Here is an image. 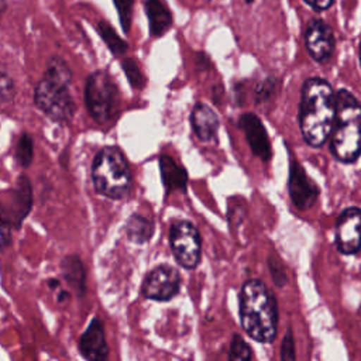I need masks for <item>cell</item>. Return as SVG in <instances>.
Wrapping results in <instances>:
<instances>
[{"instance_id": "obj_1", "label": "cell", "mask_w": 361, "mask_h": 361, "mask_svg": "<svg viewBox=\"0 0 361 361\" xmlns=\"http://www.w3.org/2000/svg\"><path fill=\"white\" fill-rule=\"evenodd\" d=\"M336 93L331 85L313 76L303 82L299 103V126L303 140L313 148L322 147L330 137L336 116Z\"/></svg>"}, {"instance_id": "obj_2", "label": "cell", "mask_w": 361, "mask_h": 361, "mask_svg": "<svg viewBox=\"0 0 361 361\" xmlns=\"http://www.w3.org/2000/svg\"><path fill=\"white\" fill-rule=\"evenodd\" d=\"M240 323L245 334L262 344L274 343L279 312L274 293L261 279H247L238 295Z\"/></svg>"}, {"instance_id": "obj_3", "label": "cell", "mask_w": 361, "mask_h": 361, "mask_svg": "<svg viewBox=\"0 0 361 361\" xmlns=\"http://www.w3.org/2000/svg\"><path fill=\"white\" fill-rule=\"evenodd\" d=\"M334 103L330 151L337 161L353 164L361 155V103L347 89L337 90Z\"/></svg>"}, {"instance_id": "obj_4", "label": "cell", "mask_w": 361, "mask_h": 361, "mask_svg": "<svg viewBox=\"0 0 361 361\" xmlns=\"http://www.w3.org/2000/svg\"><path fill=\"white\" fill-rule=\"evenodd\" d=\"M71 78L72 75L68 65L59 58H52L34 90L37 107L52 120H69L76 110L69 92Z\"/></svg>"}, {"instance_id": "obj_5", "label": "cell", "mask_w": 361, "mask_h": 361, "mask_svg": "<svg viewBox=\"0 0 361 361\" xmlns=\"http://www.w3.org/2000/svg\"><path fill=\"white\" fill-rule=\"evenodd\" d=\"M92 179L97 193L121 199L131 188V172L126 157L117 147L102 148L92 165Z\"/></svg>"}, {"instance_id": "obj_6", "label": "cell", "mask_w": 361, "mask_h": 361, "mask_svg": "<svg viewBox=\"0 0 361 361\" xmlns=\"http://www.w3.org/2000/svg\"><path fill=\"white\" fill-rule=\"evenodd\" d=\"M85 103L90 116L99 124L110 123L118 113L120 92L104 71L93 72L85 86Z\"/></svg>"}, {"instance_id": "obj_7", "label": "cell", "mask_w": 361, "mask_h": 361, "mask_svg": "<svg viewBox=\"0 0 361 361\" xmlns=\"http://www.w3.org/2000/svg\"><path fill=\"white\" fill-rule=\"evenodd\" d=\"M169 244L176 262L185 269H195L202 258V240L196 226L188 220H175L169 227Z\"/></svg>"}, {"instance_id": "obj_8", "label": "cell", "mask_w": 361, "mask_h": 361, "mask_svg": "<svg viewBox=\"0 0 361 361\" xmlns=\"http://www.w3.org/2000/svg\"><path fill=\"white\" fill-rule=\"evenodd\" d=\"M180 289V274L179 271L168 264H161L152 268L144 278L141 285V293L144 298L168 302L173 299Z\"/></svg>"}, {"instance_id": "obj_9", "label": "cell", "mask_w": 361, "mask_h": 361, "mask_svg": "<svg viewBox=\"0 0 361 361\" xmlns=\"http://www.w3.org/2000/svg\"><path fill=\"white\" fill-rule=\"evenodd\" d=\"M32 204L31 185L25 176H20L18 183L0 199V226L3 228H18Z\"/></svg>"}, {"instance_id": "obj_10", "label": "cell", "mask_w": 361, "mask_h": 361, "mask_svg": "<svg viewBox=\"0 0 361 361\" xmlns=\"http://www.w3.org/2000/svg\"><path fill=\"white\" fill-rule=\"evenodd\" d=\"M336 247L344 255H354L361 250V209H344L336 221Z\"/></svg>"}, {"instance_id": "obj_11", "label": "cell", "mask_w": 361, "mask_h": 361, "mask_svg": "<svg viewBox=\"0 0 361 361\" xmlns=\"http://www.w3.org/2000/svg\"><path fill=\"white\" fill-rule=\"evenodd\" d=\"M288 192L298 210H309L313 207L320 195L314 180L307 176L305 168L296 159H290Z\"/></svg>"}, {"instance_id": "obj_12", "label": "cell", "mask_w": 361, "mask_h": 361, "mask_svg": "<svg viewBox=\"0 0 361 361\" xmlns=\"http://www.w3.org/2000/svg\"><path fill=\"white\" fill-rule=\"evenodd\" d=\"M305 45L309 55L314 61L320 63L327 62L331 58L336 47L331 27L323 20L313 18L305 31Z\"/></svg>"}, {"instance_id": "obj_13", "label": "cell", "mask_w": 361, "mask_h": 361, "mask_svg": "<svg viewBox=\"0 0 361 361\" xmlns=\"http://www.w3.org/2000/svg\"><path fill=\"white\" fill-rule=\"evenodd\" d=\"M238 126L244 131L245 140L251 148V152L264 162H268L272 157L271 142L268 133L254 113H244L238 118Z\"/></svg>"}, {"instance_id": "obj_14", "label": "cell", "mask_w": 361, "mask_h": 361, "mask_svg": "<svg viewBox=\"0 0 361 361\" xmlns=\"http://www.w3.org/2000/svg\"><path fill=\"white\" fill-rule=\"evenodd\" d=\"M79 351L87 361H107L109 345L106 343L104 327L99 319H93L79 338Z\"/></svg>"}, {"instance_id": "obj_15", "label": "cell", "mask_w": 361, "mask_h": 361, "mask_svg": "<svg viewBox=\"0 0 361 361\" xmlns=\"http://www.w3.org/2000/svg\"><path fill=\"white\" fill-rule=\"evenodd\" d=\"M190 124L196 137L203 142L213 141L220 127V121L216 111L202 102L193 106L190 114Z\"/></svg>"}, {"instance_id": "obj_16", "label": "cell", "mask_w": 361, "mask_h": 361, "mask_svg": "<svg viewBox=\"0 0 361 361\" xmlns=\"http://www.w3.org/2000/svg\"><path fill=\"white\" fill-rule=\"evenodd\" d=\"M159 169L162 175V182L166 193L171 192H186L188 186V172L183 166L175 162L169 155L159 157Z\"/></svg>"}, {"instance_id": "obj_17", "label": "cell", "mask_w": 361, "mask_h": 361, "mask_svg": "<svg viewBox=\"0 0 361 361\" xmlns=\"http://www.w3.org/2000/svg\"><path fill=\"white\" fill-rule=\"evenodd\" d=\"M152 37L164 35L172 25V14L161 0H147L144 3Z\"/></svg>"}, {"instance_id": "obj_18", "label": "cell", "mask_w": 361, "mask_h": 361, "mask_svg": "<svg viewBox=\"0 0 361 361\" xmlns=\"http://www.w3.org/2000/svg\"><path fill=\"white\" fill-rule=\"evenodd\" d=\"M126 233L130 241L135 244H144L152 237L154 224L149 219L141 214H133L127 221Z\"/></svg>"}, {"instance_id": "obj_19", "label": "cell", "mask_w": 361, "mask_h": 361, "mask_svg": "<svg viewBox=\"0 0 361 361\" xmlns=\"http://www.w3.org/2000/svg\"><path fill=\"white\" fill-rule=\"evenodd\" d=\"M97 31L100 37L104 39L106 45L110 48V51L116 55H121L127 51V44L117 35V32L111 28V25L106 21H99Z\"/></svg>"}, {"instance_id": "obj_20", "label": "cell", "mask_w": 361, "mask_h": 361, "mask_svg": "<svg viewBox=\"0 0 361 361\" xmlns=\"http://www.w3.org/2000/svg\"><path fill=\"white\" fill-rule=\"evenodd\" d=\"M228 361H252V350L241 334L234 333L228 347Z\"/></svg>"}, {"instance_id": "obj_21", "label": "cell", "mask_w": 361, "mask_h": 361, "mask_svg": "<svg viewBox=\"0 0 361 361\" xmlns=\"http://www.w3.org/2000/svg\"><path fill=\"white\" fill-rule=\"evenodd\" d=\"M63 275L68 281H71L72 285H75L76 288L79 285L83 286V281H85V272H83V267L82 262L78 257H68L63 261Z\"/></svg>"}, {"instance_id": "obj_22", "label": "cell", "mask_w": 361, "mask_h": 361, "mask_svg": "<svg viewBox=\"0 0 361 361\" xmlns=\"http://www.w3.org/2000/svg\"><path fill=\"white\" fill-rule=\"evenodd\" d=\"M34 155V148H32V140L28 134H21L17 142L16 148V159L21 166H28L32 161Z\"/></svg>"}, {"instance_id": "obj_23", "label": "cell", "mask_w": 361, "mask_h": 361, "mask_svg": "<svg viewBox=\"0 0 361 361\" xmlns=\"http://www.w3.org/2000/svg\"><path fill=\"white\" fill-rule=\"evenodd\" d=\"M268 269H269V275L272 278V282L278 286V288H283L288 283V275L285 271V267L281 261V258L275 254H271L268 257Z\"/></svg>"}, {"instance_id": "obj_24", "label": "cell", "mask_w": 361, "mask_h": 361, "mask_svg": "<svg viewBox=\"0 0 361 361\" xmlns=\"http://www.w3.org/2000/svg\"><path fill=\"white\" fill-rule=\"evenodd\" d=\"M126 75H127V79L130 80L131 86L135 87V89H142L144 85H145V78L140 69V66L137 65V62L131 58H126L121 63Z\"/></svg>"}, {"instance_id": "obj_25", "label": "cell", "mask_w": 361, "mask_h": 361, "mask_svg": "<svg viewBox=\"0 0 361 361\" xmlns=\"http://www.w3.org/2000/svg\"><path fill=\"white\" fill-rule=\"evenodd\" d=\"M116 8L120 16V23L121 27L126 32H128L131 27V17H133V7H134V0H114Z\"/></svg>"}, {"instance_id": "obj_26", "label": "cell", "mask_w": 361, "mask_h": 361, "mask_svg": "<svg viewBox=\"0 0 361 361\" xmlns=\"http://www.w3.org/2000/svg\"><path fill=\"white\" fill-rule=\"evenodd\" d=\"M276 80L274 78H267L255 86V100L257 103H265L275 94Z\"/></svg>"}, {"instance_id": "obj_27", "label": "cell", "mask_w": 361, "mask_h": 361, "mask_svg": "<svg viewBox=\"0 0 361 361\" xmlns=\"http://www.w3.org/2000/svg\"><path fill=\"white\" fill-rule=\"evenodd\" d=\"M281 361H296L295 338L290 327H288V330L285 331V336L281 343Z\"/></svg>"}, {"instance_id": "obj_28", "label": "cell", "mask_w": 361, "mask_h": 361, "mask_svg": "<svg viewBox=\"0 0 361 361\" xmlns=\"http://www.w3.org/2000/svg\"><path fill=\"white\" fill-rule=\"evenodd\" d=\"M306 4H309L314 11H324L329 10L334 0H303Z\"/></svg>"}, {"instance_id": "obj_29", "label": "cell", "mask_w": 361, "mask_h": 361, "mask_svg": "<svg viewBox=\"0 0 361 361\" xmlns=\"http://www.w3.org/2000/svg\"><path fill=\"white\" fill-rule=\"evenodd\" d=\"M11 89H13V80L4 72H0V94L3 96L10 94Z\"/></svg>"}, {"instance_id": "obj_30", "label": "cell", "mask_w": 361, "mask_h": 361, "mask_svg": "<svg viewBox=\"0 0 361 361\" xmlns=\"http://www.w3.org/2000/svg\"><path fill=\"white\" fill-rule=\"evenodd\" d=\"M3 8H4V4L0 1V16H1V13H3Z\"/></svg>"}, {"instance_id": "obj_31", "label": "cell", "mask_w": 361, "mask_h": 361, "mask_svg": "<svg viewBox=\"0 0 361 361\" xmlns=\"http://www.w3.org/2000/svg\"><path fill=\"white\" fill-rule=\"evenodd\" d=\"M360 65H361V42H360Z\"/></svg>"}, {"instance_id": "obj_32", "label": "cell", "mask_w": 361, "mask_h": 361, "mask_svg": "<svg viewBox=\"0 0 361 361\" xmlns=\"http://www.w3.org/2000/svg\"><path fill=\"white\" fill-rule=\"evenodd\" d=\"M245 1H247V3H252L254 0H245Z\"/></svg>"}]
</instances>
